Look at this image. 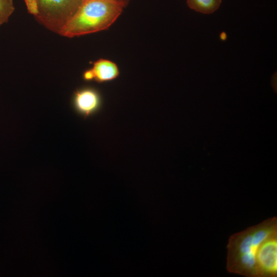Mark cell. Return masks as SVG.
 <instances>
[{
    "instance_id": "4",
    "label": "cell",
    "mask_w": 277,
    "mask_h": 277,
    "mask_svg": "<svg viewBox=\"0 0 277 277\" xmlns=\"http://www.w3.org/2000/svg\"><path fill=\"white\" fill-rule=\"evenodd\" d=\"M257 277L277 276V233L260 245L256 256Z\"/></svg>"
},
{
    "instance_id": "7",
    "label": "cell",
    "mask_w": 277,
    "mask_h": 277,
    "mask_svg": "<svg viewBox=\"0 0 277 277\" xmlns=\"http://www.w3.org/2000/svg\"><path fill=\"white\" fill-rule=\"evenodd\" d=\"M188 6L196 12L210 14L220 7L222 0H186Z\"/></svg>"
},
{
    "instance_id": "11",
    "label": "cell",
    "mask_w": 277,
    "mask_h": 277,
    "mask_svg": "<svg viewBox=\"0 0 277 277\" xmlns=\"http://www.w3.org/2000/svg\"><path fill=\"white\" fill-rule=\"evenodd\" d=\"M221 39H225L226 38V34L224 33H222L220 35Z\"/></svg>"
},
{
    "instance_id": "1",
    "label": "cell",
    "mask_w": 277,
    "mask_h": 277,
    "mask_svg": "<svg viewBox=\"0 0 277 277\" xmlns=\"http://www.w3.org/2000/svg\"><path fill=\"white\" fill-rule=\"evenodd\" d=\"M277 233V217H269L256 225L231 235L227 245L228 272L246 277H257L256 256L261 244Z\"/></svg>"
},
{
    "instance_id": "2",
    "label": "cell",
    "mask_w": 277,
    "mask_h": 277,
    "mask_svg": "<svg viewBox=\"0 0 277 277\" xmlns=\"http://www.w3.org/2000/svg\"><path fill=\"white\" fill-rule=\"evenodd\" d=\"M124 8L116 0H84L59 34L73 37L106 30Z\"/></svg>"
},
{
    "instance_id": "9",
    "label": "cell",
    "mask_w": 277,
    "mask_h": 277,
    "mask_svg": "<svg viewBox=\"0 0 277 277\" xmlns=\"http://www.w3.org/2000/svg\"><path fill=\"white\" fill-rule=\"evenodd\" d=\"M83 77L86 81H90L93 79V74L91 69L86 71L83 74Z\"/></svg>"
},
{
    "instance_id": "8",
    "label": "cell",
    "mask_w": 277,
    "mask_h": 277,
    "mask_svg": "<svg viewBox=\"0 0 277 277\" xmlns=\"http://www.w3.org/2000/svg\"><path fill=\"white\" fill-rule=\"evenodd\" d=\"M14 11L13 0H0V26L8 21Z\"/></svg>"
},
{
    "instance_id": "5",
    "label": "cell",
    "mask_w": 277,
    "mask_h": 277,
    "mask_svg": "<svg viewBox=\"0 0 277 277\" xmlns=\"http://www.w3.org/2000/svg\"><path fill=\"white\" fill-rule=\"evenodd\" d=\"M100 103L99 96L93 89H84L75 93L74 104L76 108L85 117L96 110Z\"/></svg>"
},
{
    "instance_id": "6",
    "label": "cell",
    "mask_w": 277,
    "mask_h": 277,
    "mask_svg": "<svg viewBox=\"0 0 277 277\" xmlns=\"http://www.w3.org/2000/svg\"><path fill=\"white\" fill-rule=\"evenodd\" d=\"M93 79L98 83L112 81L119 75L116 65L111 61L100 59L94 63L92 69Z\"/></svg>"
},
{
    "instance_id": "10",
    "label": "cell",
    "mask_w": 277,
    "mask_h": 277,
    "mask_svg": "<svg viewBox=\"0 0 277 277\" xmlns=\"http://www.w3.org/2000/svg\"><path fill=\"white\" fill-rule=\"evenodd\" d=\"M116 1L118 2L119 3H120L121 4H122L123 6L124 7V8L128 6V5L129 4L130 1V0H116Z\"/></svg>"
},
{
    "instance_id": "3",
    "label": "cell",
    "mask_w": 277,
    "mask_h": 277,
    "mask_svg": "<svg viewBox=\"0 0 277 277\" xmlns=\"http://www.w3.org/2000/svg\"><path fill=\"white\" fill-rule=\"evenodd\" d=\"M84 0H24L29 13L48 29L60 34Z\"/></svg>"
}]
</instances>
